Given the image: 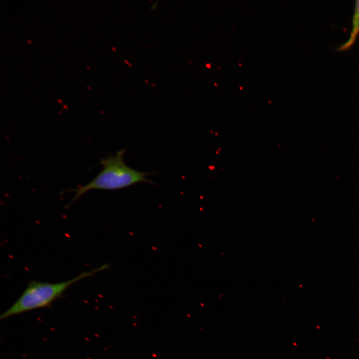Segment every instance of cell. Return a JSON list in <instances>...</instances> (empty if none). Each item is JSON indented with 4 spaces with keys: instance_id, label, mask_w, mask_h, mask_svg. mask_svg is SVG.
<instances>
[{
    "instance_id": "6da1fadb",
    "label": "cell",
    "mask_w": 359,
    "mask_h": 359,
    "mask_svg": "<svg viewBox=\"0 0 359 359\" xmlns=\"http://www.w3.org/2000/svg\"><path fill=\"white\" fill-rule=\"evenodd\" d=\"M125 152V149H122L114 155L102 159L100 161L102 170L90 182L71 190L74 194L67 206L71 205L92 190H117L142 182L154 184L147 177L155 173L139 171L128 166L124 159Z\"/></svg>"
},
{
    "instance_id": "7a4b0ae2",
    "label": "cell",
    "mask_w": 359,
    "mask_h": 359,
    "mask_svg": "<svg viewBox=\"0 0 359 359\" xmlns=\"http://www.w3.org/2000/svg\"><path fill=\"white\" fill-rule=\"evenodd\" d=\"M107 268V265H104L82 272L69 280L58 283L31 280L15 302L1 314L0 320H4L35 309L49 307L72 285L85 278L92 277Z\"/></svg>"
},
{
    "instance_id": "3957f363",
    "label": "cell",
    "mask_w": 359,
    "mask_h": 359,
    "mask_svg": "<svg viewBox=\"0 0 359 359\" xmlns=\"http://www.w3.org/2000/svg\"><path fill=\"white\" fill-rule=\"evenodd\" d=\"M359 34V0L355 1L352 19V27L348 40L337 47L339 51H345L352 48Z\"/></svg>"
},
{
    "instance_id": "277c9868",
    "label": "cell",
    "mask_w": 359,
    "mask_h": 359,
    "mask_svg": "<svg viewBox=\"0 0 359 359\" xmlns=\"http://www.w3.org/2000/svg\"><path fill=\"white\" fill-rule=\"evenodd\" d=\"M31 40H32V38H31V39H26V42H27L28 43L31 44Z\"/></svg>"
},
{
    "instance_id": "5b68a950",
    "label": "cell",
    "mask_w": 359,
    "mask_h": 359,
    "mask_svg": "<svg viewBox=\"0 0 359 359\" xmlns=\"http://www.w3.org/2000/svg\"><path fill=\"white\" fill-rule=\"evenodd\" d=\"M86 87H87L88 89H89V90H91V86H90V85H86Z\"/></svg>"
},
{
    "instance_id": "8992f818",
    "label": "cell",
    "mask_w": 359,
    "mask_h": 359,
    "mask_svg": "<svg viewBox=\"0 0 359 359\" xmlns=\"http://www.w3.org/2000/svg\"><path fill=\"white\" fill-rule=\"evenodd\" d=\"M85 66H86V67L87 69H90V65H86Z\"/></svg>"
},
{
    "instance_id": "52a82bcc",
    "label": "cell",
    "mask_w": 359,
    "mask_h": 359,
    "mask_svg": "<svg viewBox=\"0 0 359 359\" xmlns=\"http://www.w3.org/2000/svg\"><path fill=\"white\" fill-rule=\"evenodd\" d=\"M61 99H58V101L59 102H61Z\"/></svg>"
}]
</instances>
